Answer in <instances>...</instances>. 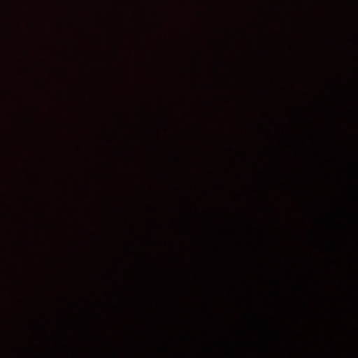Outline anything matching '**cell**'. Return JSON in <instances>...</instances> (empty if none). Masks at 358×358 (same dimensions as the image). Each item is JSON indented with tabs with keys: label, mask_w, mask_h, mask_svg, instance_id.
<instances>
[]
</instances>
